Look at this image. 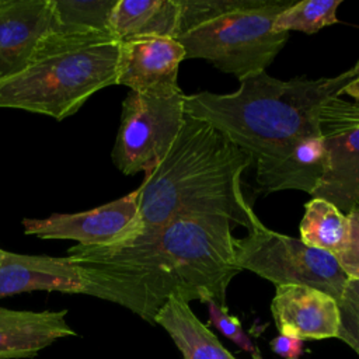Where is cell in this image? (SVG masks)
Segmentation results:
<instances>
[{
    "mask_svg": "<svg viewBox=\"0 0 359 359\" xmlns=\"http://www.w3.org/2000/svg\"><path fill=\"white\" fill-rule=\"evenodd\" d=\"M209 320L210 323L229 339H231L237 346L247 351L252 359H261L259 349L254 344V341L245 334V331L241 327V323L237 317L229 314L227 307H223L217 304L213 300H209L206 303Z\"/></svg>",
    "mask_w": 359,
    "mask_h": 359,
    "instance_id": "22",
    "label": "cell"
},
{
    "mask_svg": "<svg viewBox=\"0 0 359 359\" xmlns=\"http://www.w3.org/2000/svg\"><path fill=\"white\" fill-rule=\"evenodd\" d=\"M67 310L29 311L0 307V359L29 358L59 338L76 335Z\"/></svg>",
    "mask_w": 359,
    "mask_h": 359,
    "instance_id": "14",
    "label": "cell"
},
{
    "mask_svg": "<svg viewBox=\"0 0 359 359\" xmlns=\"http://www.w3.org/2000/svg\"><path fill=\"white\" fill-rule=\"evenodd\" d=\"M36 290L83 294V282L67 257L28 255L3 250L0 297Z\"/></svg>",
    "mask_w": 359,
    "mask_h": 359,
    "instance_id": "13",
    "label": "cell"
},
{
    "mask_svg": "<svg viewBox=\"0 0 359 359\" xmlns=\"http://www.w3.org/2000/svg\"><path fill=\"white\" fill-rule=\"evenodd\" d=\"M327 165V150L320 133L297 140L279 160L255 170V180L265 192L297 189L313 194Z\"/></svg>",
    "mask_w": 359,
    "mask_h": 359,
    "instance_id": "15",
    "label": "cell"
},
{
    "mask_svg": "<svg viewBox=\"0 0 359 359\" xmlns=\"http://www.w3.org/2000/svg\"><path fill=\"white\" fill-rule=\"evenodd\" d=\"M342 94H346V95H349L353 101L359 102V79L352 80V81L344 88Z\"/></svg>",
    "mask_w": 359,
    "mask_h": 359,
    "instance_id": "25",
    "label": "cell"
},
{
    "mask_svg": "<svg viewBox=\"0 0 359 359\" xmlns=\"http://www.w3.org/2000/svg\"><path fill=\"white\" fill-rule=\"evenodd\" d=\"M234 227L219 216L178 217L121 244H76L66 257L80 273L83 294L116 303L154 324L170 297L226 307L227 286L241 272L234 261Z\"/></svg>",
    "mask_w": 359,
    "mask_h": 359,
    "instance_id": "1",
    "label": "cell"
},
{
    "mask_svg": "<svg viewBox=\"0 0 359 359\" xmlns=\"http://www.w3.org/2000/svg\"><path fill=\"white\" fill-rule=\"evenodd\" d=\"M119 43L112 34L55 28L21 72L0 80V108L63 121L116 84Z\"/></svg>",
    "mask_w": 359,
    "mask_h": 359,
    "instance_id": "4",
    "label": "cell"
},
{
    "mask_svg": "<svg viewBox=\"0 0 359 359\" xmlns=\"http://www.w3.org/2000/svg\"><path fill=\"white\" fill-rule=\"evenodd\" d=\"M116 0H52L57 29L76 32L111 31V15Z\"/></svg>",
    "mask_w": 359,
    "mask_h": 359,
    "instance_id": "19",
    "label": "cell"
},
{
    "mask_svg": "<svg viewBox=\"0 0 359 359\" xmlns=\"http://www.w3.org/2000/svg\"><path fill=\"white\" fill-rule=\"evenodd\" d=\"M271 349L283 359H299L304 351V341L279 334L271 341Z\"/></svg>",
    "mask_w": 359,
    "mask_h": 359,
    "instance_id": "24",
    "label": "cell"
},
{
    "mask_svg": "<svg viewBox=\"0 0 359 359\" xmlns=\"http://www.w3.org/2000/svg\"><path fill=\"white\" fill-rule=\"evenodd\" d=\"M251 164L248 154L212 125L185 115L174 143L137 188L142 229L199 216L226 217L248 229L254 210L241 177Z\"/></svg>",
    "mask_w": 359,
    "mask_h": 359,
    "instance_id": "2",
    "label": "cell"
},
{
    "mask_svg": "<svg viewBox=\"0 0 359 359\" xmlns=\"http://www.w3.org/2000/svg\"><path fill=\"white\" fill-rule=\"evenodd\" d=\"M355 80L351 70L335 77L280 80L265 70L240 79L229 94L185 95V114L208 122L248 154L255 170L279 160L297 140L320 133L324 102L342 95Z\"/></svg>",
    "mask_w": 359,
    "mask_h": 359,
    "instance_id": "3",
    "label": "cell"
},
{
    "mask_svg": "<svg viewBox=\"0 0 359 359\" xmlns=\"http://www.w3.org/2000/svg\"><path fill=\"white\" fill-rule=\"evenodd\" d=\"M351 72H352V74H353L355 79H359V62L351 69Z\"/></svg>",
    "mask_w": 359,
    "mask_h": 359,
    "instance_id": "26",
    "label": "cell"
},
{
    "mask_svg": "<svg viewBox=\"0 0 359 359\" xmlns=\"http://www.w3.org/2000/svg\"><path fill=\"white\" fill-rule=\"evenodd\" d=\"M349 220V241L335 258L348 279H359V203L346 215Z\"/></svg>",
    "mask_w": 359,
    "mask_h": 359,
    "instance_id": "23",
    "label": "cell"
},
{
    "mask_svg": "<svg viewBox=\"0 0 359 359\" xmlns=\"http://www.w3.org/2000/svg\"><path fill=\"white\" fill-rule=\"evenodd\" d=\"M271 311L282 335L302 341L338 338V302L316 287L306 285L276 286Z\"/></svg>",
    "mask_w": 359,
    "mask_h": 359,
    "instance_id": "11",
    "label": "cell"
},
{
    "mask_svg": "<svg viewBox=\"0 0 359 359\" xmlns=\"http://www.w3.org/2000/svg\"><path fill=\"white\" fill-rule=\"evenodd\" d=\"M341 3L342 0H296L276 17L273 28L279 32L316 34L321 28L338 22L337 8Z\"/></svg>",
    "mask_w": 359,
    "mask_h": 359,
    "instance_id": "20",
    "label": "cell"
},
{
    "mask_svg": "<svg viewBox=\"0 0 359 359\" xmlns=\"http://www.w3.org/2000/svg\"><path fill=\"white\" fill-rule=\"evenodd\" d=\"M296 0H180L175 39L185 59H205L238 80L265 70L289 38L276 17Z\"/></svg>",
    "mask_w": 359,
    "mask_h": 359,
    "instance_id": "5",
    "label": "cell"
},
{
    "mask_svg": "<svg viewBox=\"0 0 359 359\" xmlns=\"http://www.w3.org/2000/svg\"><path fill=\"white\" fill-rule=\"evenodd\" d=\"M300 240L309 247L337 257L346 248L349 241L348 216L331 202L313 198L304 205Z\"/></svg>",
    "mask_w": 359,
    "mask_h": 359,
    "instance_id": "18",
    "label": "cell"
},
{
    "mask_svg": "<svg viewBox=\"0 0 359 359\" xmlns=\"http://www.w3.org/2000/svg\"><path fill=\"white\" fill-rule=\"evenodd\" d=\"M338 338L348 344L359 356V279H348L338 300Z\"/></svg>",
    "mask_w": 359,
    "mask_h": 359,
    "instance_id": "21",
    "label": "cell"
},
{
    "mask_svg": "<svg viewBox=\"0 0 359 359\" xmlns=\"http://www.w3.org/2000/svg\"><path fill=\"white\" fill-rule=\"evenodd\" d=\"M180 15V0H116L111 15V31L118 41L139 36L175 39Z\"/></svg>",
    "mask_w": 359,
    "mask_h": 359,
    "instance_id": "16",
    "label": "cell"
},
{
    "mask_svg": "<svg viewBox=\"0 0 359 359\" xmlns=\"http://www.w3.org/2000/svg\"><path fill=\"white\" fill-rule=\"evenodd\" d=\"M55 28L52 0H0V80L21 72Z\"/></svg>",
    "mask_w": 359,
    "mask_h": 359,
    "instance_id": "10",
    "label": "cell"
},
{
    "mask_svg": "<svg viewBox=\"0 0 359 359\" xmlns=\"http://www.w3.org/2000/svg\"><path fill=\"white\" fill-rule=\"evenodd\" d=\"M184 98L180 86L128 93L111 153L121 172H146L167 153L187 115Z\"/></svg>",
    "mask_w": 359,
    "mask_h": 359,
    "instance_id": "7",
    "label": "cell"
},
{
    "mask_svg": "<svg viewBox=\"0 0 359 359\" xmlns=\"http://www.w3.org/2000/svg\"><path fill=\"white\" fill-rule=\"evenodd\" d=\"M320 132L327 165L311 196L348 215L359 203V102L341 95L327 100L320 111Z\"/></svg>",
    "mask_w": 359,
    "mask_h": 359,
    "instance_id": "8",
    "label": "cell"
},
{
    "mask_svg": "<svg viewBox=\"0 0 359 359\" xmlns=\"http://www.w3.org/2000/svg\"><path fill=\"white\" fill-rule=\"evenodd\" d=\"M185 59L182 45L167 36H139L121 41L116 84L130 91L177 87L178 67Z\"/></svg>",
    "mask_w": 359,
    "mask_h": 359,
    "instance_id": "12",
    "label": "cell"
},
{
    "mask_svg": "<svg viewBox=\"0 0 359 359\" xmlns=\"http://www.w3.org/2000/svg\"><path fill=\"white\" fill-rule=\"evenodd\" d=\"M27 236L42 240H74L86 247H108L125 243L139 233L137 189L105 205L77 213H52L43 219H22Z\"/></svg>",
    "mask_w": 359,
    "mask_h": 359,
    "instance_id": "9",
    "label": "cell"
},
{
    "mask_svg": "<svg viewBox=\"0 0 359 359\" xmlns=\"http://www.w3.org/2000/svg\"><path fill=\"white\" fill-rule=\"evenodd\" d=\"M234 261L241 271H251L275 286L306 285L331 294L337 302L348 282L332 254L265 227L255 213L251 215L247 236L234 238Z\"/></svg>",
    "mask_w": 359,
    "mask_h": 359,
    "instance_id": "6",
    "label": "cell"
},
{
    "mask_svg": "<svg viewBox=\"0 0 359 359\" xmlns=\"http://www.w3.org/2000/svg\"><path fill=\"white\" fill-rule=\"evenodd\" d=\"M1 252H3V248H0V257H1Z\"/></svg>",
    "mask_w": 359,
    "mask_h": 359,
    "instance_id": "27",
    "label": "cell"
},
{
    "mask_svg": "<svg viewBox=\"0 0 359 359\" xmlns=\"http://www.w3.org/2000/svg\"><path fill=\"white\" fill-rule=\"evenodd\" d=\"M154 324L161 325L184 359H236L217 337L194 314L189 303L170 297L160 309Z\"/></svg>",
    "mask_w": 359,
    "mask_h": 359,
    "instance_id": "17",
    "label": "cell"
}]
</instances>
